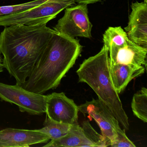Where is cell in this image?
Masks as SVG:
<instances>
[{
  "instance_id": "cell-1",
  "label": "cell",
  "mask_w": 147,
  "mask_h": 147,
  "mask_svg": "<svg viewBox=\"0 0 147 147\" xmlns=\"http://www.w3.org/2000/svg\"><path fill=\"white\" fill-rule=\"evenodd\" d=\"M55 31L46 24L15 25L5 27L0 34L3 64L16 84L28 79Z\"/></svg>"
},
{
  "instance_id": "cell-2",
  "label": "cell",
  "mask_w": 147,
  "mask_h": 147,
  "mask_svg": "<svg viewBox=\"0 0 147 147\" xmlns=\"http://www.w3.org/2000/svg\"><path fill=\"white\" fill-rule=\"evenodd\" d=\"M82 50L79 40L55 31L22 87L39 94L55 89L75 63Z\"/></svg>"
},
{
  "instance_id": "cell-3",
  "label": "cell",
  "mask_w": 147,
  "mask_h": 147,
  "mask_svg": "<svg viewBox=\"0 0 147 147\" xmlns=\"http://www.w3.org/2000/svg\"><path fill=\"white\" fill-rule=\"evenodd\" d=\"M76 73L79 82L88 84L125 129L129 130V118L111 79L107 47L104 45L97 55L84 60Z\"/></svg>"
},
{
  "instance_id": "cell-4",
  "label": "cell",
  "mask_w": 147,
  "mask_h": 147,
  "mask_svg": "<svg viewBox=\"0 0 147 147\" xmlns=\"http://www.w3.org/2000/svg\"><path fill=\"white\" fill-rule=\"evenodd\" d=\"M75 3L74 0H47L30 9L0 16V26L47 24L62 11Z\"/></svg>"
},
{
  "instance_id": "cell-5",
  "label": "cell",
  "mask_w": 147,
  "mask_h": 147,
  "mask_svg": "<svg viewBox=\"0 0 147 147\" xmlns=\"http://www.w3.org/2000/svg\"><path fill=\"white\" fill-rule=\"evenodd\" d=\"M47 95L30 92L20 85H10L0 82V99L15 104L21 112L42 115L46 112Z\"/></svg>"
},
{
  "instance_id": "cell-6",
  "label": "cell",
  "mask_w": 147,
  "mask_h": 147,
  "mask_svg": "<svg viewBox=\"0 0 147 147\" xmlns=\"http://www.w3.org/2000/svg\"><path fill=\"white\" fill-rule=\"evenodd\" d=\"M92 27L88 18L87 5L80 4L66 8L64 16L58 20L54 30L73 38H90Z\"/></svg>"
},
{
  "instance_id": "cell-7",
  "label": "cell",
  "mask_w": 147,
  "mask_h": 147,
  "mask_svg": "<svg viewBox=\"0 0 147 147\" xmlns=\"http://www.w3.org/2000/svg\"><path fill=\"white\" fill-rule=\"evenodd\" d=\"M79 111L93 119L100 128L102 135L111 142L116 139L120 129L119 123L107 107L99 99H93L78 106Z\"/></svg>"
},
{
  "instance_id": "cell-8",
  "label": "cell",
  "mask_w": 147,
  "mask_h": 147,
  "mask_svg": "<svg viewBox=\"0 0 147 147\" xmlns=\"http://www.w3.org/2000/svg\"><path fill=\"white\" fill-rule=\"evenodd\" d=\"M78 106L63 92H54L46 98V116L58 123L73 125L78 124Z\"/></svg>"
},
{
  "instance_id": "cell-9",
  "label": "cell",
  "mask_w": 147,
  "mask_h": 147,
  "mask_svg": "<svg viewBox=\"0 0 147 147\" xmlns=\"http://www.w3.org/2000/svg\"><path fill=\"white\" fill-rule=\"evenodd\" d=\"M107 48L110 64L143 66L147 69V49L139 46L130 40L123 46L111 45Z\"/></svg>"
},
{
  "instance_id": "cell-10",
  "label": "cell",
  "mask_w": 147,
  "mask_h": 147,
  "mask_svg": "<svg viewBox=\"0 0 147 147\" xmlns=\"http://www.w3.org/2000/svg\"><path fill=\"white\" fill-rule=\"evenodd\" d=\"M131 8L125 30L130 41L147 49V3L136 2L132 3Z\"/></svg>"
},
{
  "instance_id": "cell-11",
  "label": "cell",
  "mask_w": 147,
  "mask_h": 147,
  "mask_svg": "<svg viewBox=\"0 0 147 147\" xmlns=\"http://www.w3.org/2000/svg\"><path fill=\"white\" fill-rule=\"evenodd\" d=\"M49 140L46 134L36 129L8 128L0 131V147H30L47 143Z\"/></svg>"
},
{
  "instance_id": "cell-12",
  "label": "cell",
  "mask_w": 147,
  "mask_h": 147,
  "mask_svg": "<svg viewBox=\"0 0 147 147\" xmlns=\"http://www.w3.org/2000/svg\"><path fill=\"white\" fill-rule=\"evenodd\" d=\"M146 69L143 66L110 64L111 79L117 92L119 94L122 92L132 80L142 75Z\"/></svg>"
},
{
  "instance_id": "cell-13",
  "label": "cell",
  "mask_w": 147,
  "mask_h": 147,
  "mask_svg": "<svg viewBox=\"0 0 147 147\" xmlns=\"http://www.w3.org/2000/svg\"><path fill=\"white\" fill-rule=\"evenodd\" d=\"M43 147H96L87 137L82 127L78 124L72 125L66 136L58 139L51 140Z\"/></svg>"
},
{
  "instance_id": "cell-14",
  "label": "cell",
  "mask_w": 147,
  "mask_h": 147,
  "mask_svg": "<svg viewBox=\"0 0 147 147\" xmlns=\"http://www.w3.org/2000/svg\"><path fill=\"white\" fill-rule=\"evenodd\" d=\"M43 126L42 129L36 130L46 134L50 140H55L66 136L72 125L55 122L46 116Z\"/></svg>"
},
{
  "instance_id": "cell-15",
  "label": "cell",
  "mask_w": 147,
  "mask_h": 147,
  "mask_svg": "<svg viewBox=\"0 0 147 147\" xmlns=\"http://www.w3.org/2000/svg\"><path fill=\"white\" fill-rule=\"evenodd\" d=\"M131 107L134 115L144 123L147 122V89L142 88L134 94Z\"/></svg>"
},
{
  "instance_id": "cell-16",
  "label": "cell",
  "mask_w": 147,
  "mask_h": 147,
  "mask_svg": "<svg viewBox=\"0 0 147 147\" xmlns=\"http://www.w3.org/2000/svg\"><path fill=\"white\" fill-rule=\"evenodd\" d=\"M103 42L107 47L111 45L121 46L127 43L129 39L126 32L121 26L110 27L103 35Z\"/></svg>"
},
{
  "instance_id": "cell-17",
  "label": "cell",
  "mask_w": 147,
  "mask_h": 147,
  "mask_svg": "<svg viewBox=\"0 0 147 147\" xmlns=\"http://www.w3.org/2000/svg\"><path fill=\"white\" fill-rule=\"evenodd\" d=\"M82 128L87 137L92 141L96 147H105L110 146L111 142L102 135L99 134L94 129L88 121H84Z\"/></svg>"
},
{
  "instance_id": "cell-18",
  "label": "cell",
  "mask_w": 147,
  "mask_h": 147,
  "mask_svg": "<svg viewBox=\"0 0 147 147\" xmlns=\"http://www.w3.org/2000/svg\"><path fill=\"white\" fill-rule=\"evenodd\" d=\"M47 0H34L23 4L0 6V16L9 15L30 9L45 2Z\"/></svg>"
},
{
  "instance_id": "cell-19",
  "label": "cell",
  "mask_w": 147,
  "mask_h": 147,
  "mask_svg": "<svg viewBox=\"0 0 147 147\" xmlns=\"http://www.w3.org/2000/svg\"><path fill=\"white\" fill-rule=\"evenodd\" d=\"M112 147H136L134 144L127 137L125 134V129L120 128L117 132V137L111 144Z\"/></svg>"
},
{
  "instance_id": "cell-20",
  "label": "cell",
  "mask_w": 147,
  "mask_h": 147,
  "mask_svg": "<svg viewBox=\"0 0 147 147\" xmlns=\"http://www.w3.org/2000/svg\"><path fill=\"white\" fill-rule=\"evenodd\" d=\"M75 3H78L79 4H93L96 2H98L101 0H74Z\"/></svg>"
},
{
  "instance_id": "cell-21",
  "label": "cell",
  "mask_w": 147,
  "mask_h": 147,
  "mask_svg": "<svg viewBox=\"0 0 147 147\" xmlns=\"http://www.w3.org/2000/svg\"><path fill=\"white\" fill-rule=\"evenodd\" d=\"M1 52L0 51V73L3 72V69H4V65L3 64V58L1 56Z\"/></svg>"
},
{
  "instance_id": "cell-22",
  "label": "cell",
  "mask_w": 147,
  "mask_h": 147,
  "mask_svg": "<svg viewBox=\"0 0 147 147\" xmlns=\"http://www.w3.org/2000/svg\"><path fill=\"white\" fill-rule=\"evenodd\" d=\"M144 2L147 3V0H144Z\"/></svg>"
}]
</instances>
